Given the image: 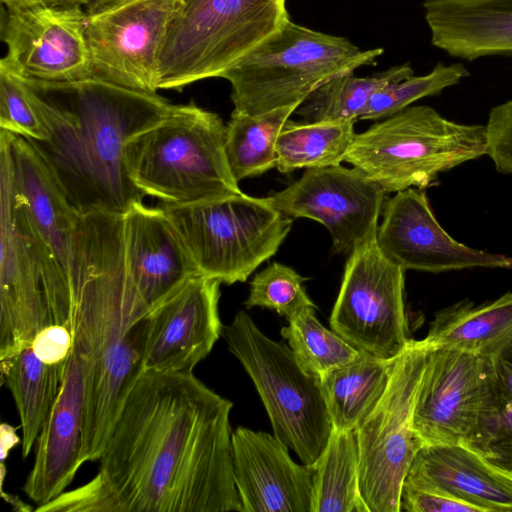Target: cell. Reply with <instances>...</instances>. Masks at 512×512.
I'll list each match as a JSON object with an SVG mask.
<instances>
[{
	"mask_svg": "<svg viewBox=\"0 0 512 512\" xmlns=\"http://www.w3.org/2000/svg\"><path fill=\"white\" fill-rule=\"evenodd\" d=\"M232 402L193 372L145 371L128 394L97 475L36 511H242Z\"/></svg>",
	"mask_w": 512,
	"mask_h": 512,
	"instance_id": "cell-1",
	"label": "cell"
},
{
	"mask_svg": "<svg viewBox=\"0 0 512 512\" xmlns=\"http://www.w3.org/2000/svg\"><path fill=\"white\" fill-rule=\"evenodd\" d=\"M50 130L30 143L71 206L81 215L124 213L144 194L131 181L126 145L168 116L175 105L98 78L44 82L23 78Z\"/></svg>",
	"mask_w": 512,
	"mask_h": 512,
	"instance_id": "cell-2",
	"label": "cell"
},
{
	"mask_svg": "<svg viewBox=\"0 0 512 512\" xmlns=\"http://www.w3.org/2000/svg\"><path fill=\"white\" fill-rule=\"evenodd\" d=\"M150 310L113 260L78 265L67 326L88 360L82 460H99L124 402L143 373Z\"/></svg>",
	"mask_w": 512,
	"mask_h": 512,
	"instance_id": "cell-3",
	"label": "cell"
},
{
	"mask_svg": "<svg viewBox=\"0 0 512 512\" xmlns=\"http://www.w3.org/2000/svg\"><path fill=\"white\" fill-rule=\"evenodd\" d=\"M226 125L193 101L132 137L126 166L144 194L186 205L241 194L225 153Z\"/></svg>",
	"mask_w": 512,
	"mask_h": 512,
	"instance_id": "cell-4",
	"label": "cell"
},
{
	"mask_svg": "<svg viewBox=\"0 0 512 512\" xmlns=\"http://www.w3.org/2000/svg\"><path fill=\"white\" fill-rule=\"evenodd\" d=\"M0 361L31 346L50 324L66 325L70 285L0 160Z\"/></svg>",
	"mask_w": 512,
	"mask_h": 512,
	"instance_id": "cell-5",
	"label": "cell"
},
{
	"mask_svg": "<svg viewBox=\"0 0 512 512\" xmlns=\"http://www.w3.org/2000/svg\"><path fill=\"white\" fill-rule=\"evenodd\" d=\"M382 48L361 51L346 38L288 18L250 49L221 78L232 87L234 112L261 115L299 105L324 82L371 65Z\"/></svg>",
	"mask_w": 512,
	"mask_h": 512,
	"instance_id": "cell-6",
	"label": "cell"
},
{
	"mask_svg": "<svg viewBox=\"0 0 512 512\" xmlns=\"http://www.w3.org/2000/svg\"><path fill=\"white\" fill-rule=\"evenodd\" d=\"M486 154L485 125L457 123L418 105L355 134L344 161L396 193L425 189L440 173Z\"/></svg>",
	"mask_w": 512,
	"mask_h": 512,
	"instance_id": "cell-7",
	"label": "cell"
},
{
	"mask_svg": "<svg viewBox=\"0 0 512 512\" xmlns=\"http://www.w3.org/2000/svg\"><path fill=\"white\" fill-rule=\"evenodd\" d=\"M289 18L286 0H181L158 57V89L221 75Z\"/></svg>",
	"mask_w": 512,
	"mask_h": 512,
	"instance_id": "cell-8",
	"label": "cell"
},
{
	"mask_svg": "<svg viewBox=\"0 0 512 512\" xmlns=\"http://www.w3.org/2000/svg\"><path fill=\"white\" fill-rule=\"evenodd\" d=\"M222 334L254 383L273 434L303 464L313 465L332 432L319 378L300 364L289 346L266 336L244 311L223 326Z\"/></svg>",
	"mask_w": 512,
	"mask_h": 512,
	"instance_id": "cell-9",
	"label": "cell"
},
{
	"mask_svg": "<svg viewBox=\"0 0 512 512\" xmlns=\"http://www.w3.org/2000/svg\"><path fill=\"white\" fill-rule=\"evenodd\" d=\"M200 275L228 285L244 282L276 254L293 218L268 197L245 193L186 205L161 206Z\"/></svg>",
	"mask_w": 512,
	"mask_h": 512,
	"instance_id": "cell-10",
	"label": "cell"
},
{
	"mask_svg": "<svg viewBox=\"0 0 512 512\" xmlns=\"http://www.w3.org/2000/svg\"><path fill=\"white\" fill-rule=\"evenodd\" d=\"M433 347L426 338L411 339L394 358L382 397L355 429L359 489L368 512H400L402 485L422 446L413 430V410Z\"/></svg>",
	"mask_w": 512,
	"mask_h": 512,
	"instance_id": "cell-11",
	"label": "cell"
},
{
	"mask_svg": "<svg viewBox=\"0 0 512 512\" xmlns=\"http://www.w3.org/2000/svg\"><path fill=\"white\" fill-rule=\"evenodd\" d=\"M405 269L379 248L376 232L345 263L330 326L359 351L393 359L409 344Z\"/></svg>",
	"mask_w": 512,
	"mask_h": 512,
	"instance_id": "cell-12",
	"label": "cell"
},
{
	"mask_svg": "<svg viewBox=\"0 0 512 512\" xmlns=\"http://www.w3.org/2000/svg\"><path fill=\"white\" fill-rule=\"evenodd\" d=\"M495 407L493 377L484 354L433 347L413 410L421 445L474 449Z\"/></svg>",
	"mask_w": 512,
	"mask_h": 512,
	"instance_id": "cell-13",
	"label": "cell"
},
{
	"mask_svg": "<svg viewBox=\"0 0 512 512\" xmlns=\"http://www.w3.org/2000/svg\"><path fill=\"white\" fill-rule=\"evenodd\" d=\"M181 0H112L87 14L93 78L156 93L158 57Z\"/></svg>",
	"mask_w": 512,
	"mask_h": 512,
	"instance_id": "cell-14",
	"label": "cell"
},
{
	"mask_svg": "<svg viewBox=\"0 0 512 512\" xmlns=\"http://www.w3.org/2000/svg\"><path fill=\"white\" fill-rule=\"evenodd\" d=\"M386 194L359 169L337 165L306 169L297 181L267 197L290 218L324 225L333 252L349 255L377 231Z\"/></svg>",
	"mask_w": 512,
	"mask_h": 512,
	"instance_id": "cell-15",
	"label": "cell"
},
{
	"mask_svg": "<svg viewBox=\"0 0 512 512\" xmlns=\"http://www.w3.org/2000/svg\"><path fill=\"white\" fill-rule=\"evenodd\" d=\"M87 16L80 7L2 8L0 37L7 54L0 62L19 76L37 81L91 78Z\"/></svg>",
	"mask_w": 512,
	"mask_h": 512,
	"instance_id": "cell-16",
	"label": "cell"
},
{
	"mask_svg": "<svg viewBox=\"0 0 512 512\" xmlns=\"http://www.w3.org/2000/svg\"><path fill=\"white\" fill-rule=\"evenodd\" d=\"M109 222L124 277L150 311L200 275L161 207L138 202Z\"/></svg>",
	"mask_w": 512,
	"mask_h": 512,
	"instance_id": "cell-17",
	"label": "cell"
},
{
	"mask_svg": "<svg viewBox=\"0 0 512 512\" xmlns=\"http://www.w3.org/2000/svg\"><path fill=\"white\" fill-rule=\"evenodd\" d=\"M376 240L382 252L405 270L512 269V257L454 240L435 218L424 189L408 188L385 201Z\"/></svg>",
	"mask_w": 512,
	"mask_h": 512,
	"instance_id": "cell-18",
	"label": "cell"
},
{
	"mask_svg": "<svg viewBox=\"0 0 512 512\" xmlns=\"http://www.w3.org/2000/svg\"><path fill=\"white\" fill-rule=\"evenodd\" d=\"M221 282L198 275L150 311L142 368L193 372L223 331L218 312Z\"/></svg>",
	"mask_w": 512,
	"mask_h": 512,
	"instance_id": "cell-19",
	"label": "cell"
},
{
	"mask_svg": "<svg viewBox=\"0 0 512 512\" xmlns=\"http://www.w3.org/2000/svg\"><path fill=\"white\" fill-rule=\"evenodd\" d=\"M87 376V357L72 338L61 387L37 437L33 467L23 485L25 494L38 506L61 495L84 463L81 453Z\"/></svg>",
	"mask_w": 512,
	"mask_h": 512,
	"instance_id": "cell-20",
	"label": "cell"
},
{
	"mask_svg": "<svg viewBox=\"0 0 512 512\" xmlns=\"http://www.w3.org/2000/svg\"><path fill=\"white\" fill-rule=\"evenodd\" d=\"M235 483L243 512H313V465L297 464L274 434L232 432Z\"/></svg>",
	"mask_w": 512,
	"mask_h": 512,
	"instance_id": "cell-21",
	"label": "cell"
},
{
	"mask_svg": "<svg viewBox=\"0 0 512 512\" xmlns=\"http://www.w3.org/2000/svg\"><path fill=\"white\" fill-rule=\"evenodd\" d=\"M0 160L15 191L67 279L72 293V260L80 215L68 202L37 150L26 138L1 129Z\"/></svg>",
	"mask_w": 512,
	"mask_h": 512,
	"instance_id": "cell-22",
	"label": "cell"
},
{
	"mask_svg": "<svg viewBox=\"0 0 512 512\" xmlns=\"http://www.w3.org/2000/svg\"><path fill=\"white\" fill-rule=\"evenodd\" d=\"M432 44L474 60L512 53V0H425Z\"/></svg>",
	"mask_w": 512,
	"mask_h": 512,
	"instance_id": "cell-23",
	"label": "cell"
},
{
	"mask_svg": "<svg viewBox=\"0 0 512 512\" xmlns=\"http://www.w3.org/2000/svg\"><path fill=\"white\" fill-rule=\"evenodd\" d=\"M406 478L434 485L481 512H512V478L461 445L421 446Z\"/></svg>",
	"mask_w": 512,
	"mask_h": 512,
	"instance_id": "cell-24",
	"label": "cell"
},
{
	"mask_svg": "<svg viewBox=\"0 0 512 512\" xmlns=\"http://www.w3.org/2000/svg\"><path fill=\"white\" fill-rule=\"evenodd\" d=\"M393 360L360 351L353 360L320 377L332 429L351 431L359 426L382 397Z\"/></svg>",
	"mask_w": 512,
	"mask_h": 512,
	"instance_id": "cell-25",
	"label": "cell"
},
{
	"mask_svg": "<svg viewBox=\"0 0 512 512\" xmlns=\"http://www.w3.org/2000/svg\"><path fill=\"white\" fill-rule=\"evenodd\" d=\"M0 363L2 382L10 390L19 414L22 456L26 458L57 398L65 362L44 363L29 346Z\"/></svg>",
	"mask_w": 512,
	"mask_h": 512,
	"instance_id": "cell-26",
	"label": "cell"
},
{
	"mask_svg": "<svg viewBox=\"0 0 512 512\" xmlns=\"http://www.w3.org/2000/svg\"><path fill=\"white\" fill-rule=\"evenodd\" d=\"M512 332V292L480 305L462 300L435 314L425 337L434 347L485 354Z\"/></svg>",
	"mask_w": 512,
	"mask_h": 512,
	"instance_id": "cell-27",
	"label": "cell"
},
{
	"mask_svg": "<svg viewBox=\"0 0 512 512\" xmlns=\"http://www.w3.org/2000/svg\"><path fill=\"white\" fill-rule=\"evenodd\" d=\"M313 467V512H368L359 489L355 430L332 429Z\"/></svg>",
	"mask_w": 512,
	"mask_h": 512,
	"instance_id": "cell-28",
	"label": "cell"
},
{
	"mask_svg": "<svg viewBox=\"0 0 512 512\" xmlns=\"http://www.w3.org/2000/svg\"><path fill=\"white\" fill-rule=\"evenodd\" d=\"M354 121L295 122L289 119L276 143L280 173L340 165L355 137Z\"/></svg>",
	"mask_w": 512,
	"mask_h": 512,
	"instance_id": "cell-29",
	"label": "cell"
},
{
	"mask_svg": "<svg viewBox=\"0 0 512 512\" xmlns=\"http://www.w3.org/2000/svg\"><path fill=\"white\" fill-rule=\"evenodd\" d=\"M297 108L283 107L261 115L232 112L226 125L225 153L237 182L276 167L278 136Z\"/></svg>",
	"mask_w": 512,
	"mask_h": 512,
	"instance_id": "cell-30",
	"label": "cell"
},
{
	"mask_svg": "<svg viewBox=\"0 0 512 512\" xmlns=\"http://www.w3.org/2000/svg\"><path fill=\"white\" fill-rule=\"evenodd\" d=\"M411 76L413 69L409 64L394 66L368 77H356L353 72L340 74L312 91L295 113L308 122H355L376 91Z\"/></svg>",
	"mask_w": 512,
	"mask_h": 512,
	"instance_id": "cell-31",
	"label": "cell"
},
{
	"mask_svg": "<svg viewBox=\"0 0 512 512\" xmlns=\"http://www.w3.org/2000/svg\"><path fill=\"white\" fill-rule=\"evenodd\" d=\"M484 355L492 371L495 407L472 451L512 478V332Z\"/></svg>",
	"mask_w": 512,
	"mask_h": 512,
	"instance_id": "cell-32",
	"label": "cell"
},
{
	"mask_svg": "<svg viewBox=\"0 0 512 512\" xmlns=\"http://www.w3.org/2000/svg\"><path fill=\"white\" fill-rule=\"evenodd\" d=\"M315 309L309 307L296 314L280 333L300 364L320 379L331 369L356 358L360 351L334 330L324 327Z\"/></svg>",
	"mask_w": 512,
	"mask_h": 512,
	"instance_id": "cell-33",
	"label": "cell"
},
{
	"mask_svg": "<svg viewBox=\"0 0 512 512\" xmlns=\"http://www.w3.org/2000/svg\"><path fill=\"white\" fill-rule=\"evenodd\" d=\"M467 76H469V71L460 63L451 65L438 63L426 75H413L404 80L387 84L376 91L359 119L381 120L387 118L421 98L440 94L444 89L459 83Z\"/></svg>",
	"mask_w": 512,
	"mask_h": 512,
	"instance_id": "cell-34",
	"label": "cell"
},
{
	"mask_svg": "<svg viewBox=\"0 0 512 512\" xmlns=\"http://www.w3.org/2000/svg\"><path fill=\"white\" fill-rule=\"evenodd\" d=\"M307 280L293 268L273 262L254 276L244 304L247 309L262 307L274 310L289 320L306 308H317L303 285Z\"/></svg>",
	"mask_w": 512,
	"mask_h": 512,
	"instance_id": "cell-35",
	"label": "cell"
},
{
	"mask_svg": "<svg viewBox=\"0 0 512 512\" xmlns=\"http://www.w3.org/2000/svg\"><path fill=\"white\" fill-rule=\"evenodd\" d=\"M0 127L34 141H45L50 130L35 94L21 76L0 62Z\"/></svg>",
	"mask_w": 512,
	"mask_h": 512,
	"instance_id": "cell-36",
	"label": "cell"
},
{
	"mask_svg": "<svg viewBox=\"0 0 512 512\" xmlns=\"http://www.w3.org/2000/svg\"><path fill=\"white\" fill-rule=\"evenodd\" d=\"M400 511L407 512H481L434 485L405 478L400 494Z\"/></svg>",
	"mask_w": 512,
	"mask_h": 512,
	"instance_id": "cell-37",
	"label": "cell"
},
{
	"mask_svg": "<svg viewBox=\"0 0 512 512\" xmlns=\"http://www.w3.org/2000/svg\"><path fill=\"white\" fill-rule=\"evenodd\" d=\"M485 126L486 155L498 172L512 174V100L493 107Z\"/></svg>",
	"mask_w": 512,
	"mask_h": 512,
	"instance_id": "cell-38",
	"label": "cell"
},
{
	"mask_svg": "<svg viewBox=\"0 0 512 512\" xmlns=\"http://www.w3.org/2000/svg\"><path fill=\"white\" fill-rule=\"evenodd\" d=\"M72 347L69 328L61 324H50L35 336L31 348L36 357L47 364L64 363Z\"/></svg>",
	"mask_w": 512,
	"mask_h": 512,
	"instance_id": "cell-39",
	"label": "cell"
},
{
	"mask_svg": "<svg viewBox=\"0 0 512 512\" xmlns=\"http://www.w3.org/2000/svg\"><path fill=\"white\" fill-rule=\"evenodd\" d=\"M1 2L6 8H71L85 4V0H1Z\"/></svg>",
	"mask_w": 512,
	"mask_h": 512,
	"instance_id": "cell-40",
	"label": "cell"
},
{
	"mask_svg": "<svg viewBox=\"0 0 512 512\" xmlns=\"http://www.w3.org/2000/svg\"><path fill=\"white\" fill-rule=\"evenodd\" d=\"M1 439V460L6 459L9 451L20 442L19 437L16 435L15 428L9 424L3 423L0 428Z\"/></svg>",
	"mask_w": 512,
	"mask_h": 512,
	"instance_id": "cell-41",
	"label": "cell"
},
{
	"mask_svg": "<svg viewBox=\"0 0 512 512\" xmlns=\"http://www.w3.org/2000/svg\"><path fill=\"white\" fill-rule=\"evenodd\" d=\"M110 1L112 0H85L86 13H93Z\"/></svg>",
	"mask_w": 512,
	"mask_h": 512,
	"instance_id": "cell-42",
	"label": "cell"
}]
</instances>
